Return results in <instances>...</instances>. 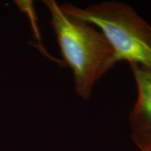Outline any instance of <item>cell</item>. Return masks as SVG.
<instances>
[{
    "label": "cell",
    "instance_id": "obj_1",
    "mask_svg": "<svg viewBox=\"0 0 151 151\" xmlns=\"http://www.w3.org/2000/svg\"><path fill=\"white\" fill-rule=\"evenodd\" d=\"M43 2L50 13L62 58L73 71L75 91L88 99L94 83L116 65L114 50L92 24L66 14L54 0Z\"/></svg>",
    "mask_w": 151,
    "mask_h": 151
},
{
    "label": "cell",
    "instance_id": "obj_3",
    "mask_svg": "<svg viewBox=\"0 0 151 151\" xmlns=\"http://www.w3.org/2000/svg\"><path fill=\"white\" fill-rule=\"evenodd\" d=\"M137 99L129 114L132 138L141 151H151V69L131 65Z\"/></svg>",
    "mask_w": 151,
    "mask_h": 151
},
{
    "label": "cell",
    "instance_id": "obj_2",
    "mask_svg": "<svg viewBox=\"0 0 151 151\" xmlns=\"http://www.w3.org/2000/svg\"><path fill=\"white\" fill-rule=\"evenodd\" d=\"M73 18L97 27L114 50L116 62L125 60L151 69V26L132 6L109 1L79 8L71 4L60 6Z\"/></svg>",
    "mask_w": 151,
    "mask_h": 151
}]
</instances>
